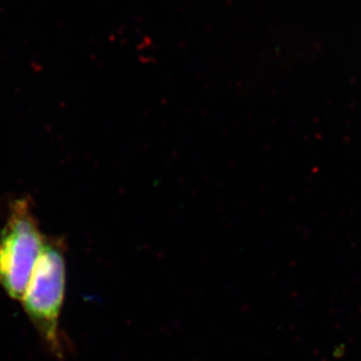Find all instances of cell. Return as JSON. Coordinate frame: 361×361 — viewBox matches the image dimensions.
Returning <instances> with one entry per match:
<instances>
[{
    "mask_svg": "<svg viewBox=\"0 0 361 361\" xmlns=\"http://www.w3.org/2000/svg\"><path fill=\"white\" fill-rule=\"evenodd\" d=\"M66 257L63 242L46 239L21 303L44 346L61 358L60 316L65 300Z\"/></svg>",
    "mask_w": 361,
    "mask_h": 361,
    "instance_id": "cell-1",
    "label": "cell"
},
{
    "mask_svg": "<svg viewBox=\"0 0 361 361\" xmlns=\"http://www.w3.org/2000/svg\"><path fill=\"white\" fill-rule=\"evenodd\" d=\"M46 239L30 199L10 204L0 232V286L12 300H21L24 296Z\"/></svg>",
    "mask_w": 361,
    "mask_h": 361,
    "instance_id": "cell-2",
    "label": "cell"
}]
</instances>
